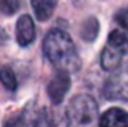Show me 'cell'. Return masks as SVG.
<instances>
[{
  "instance_id": "cell-6",
  "label": "cell",
  "mask_w": 128,
  "mask_h": 127,
  "mask_svg": "<svg viewBox=\"0 0 128 127\" xmlns=\"http://www.w3.org/2000/svg\"><path fill=\"white\" fill-rule=\"evenodd\" d=\"M15 36H16V42L21 46H27L34 42L36 39V29H34V23H33L30 15H21L20 20L16 21L15 26Z\"/></svg>"
},
{
  "instance_id": "cell-12",
  "label": "cell",
  "mask_w": 128,
  "mask_h": 127,
  "mask_svg": "<svg viewBox=\"0 0 128 127\" xmlns=\"http://www.w3.org/2000/svg\"><path fill=\"white\" fill-rule=\"evenodd\" d=\"M20 6H21L20 0H0V12L8 17L16 14Z\"/></svg>"
},
{
  "instance_id": "cell-9",
  "label": "cell",
  "mask_w": 128,
  "mask_h": 127,
  "mask_svg": "<svg viewBox=\"0 0 128 127\" xmlns=\"http://www.w3.org/2000/svg\"><path fill=\"white\" fill-rule=\"evenodd\" d=\"M32 6L37 20L48 21L51 18V15L54 14V9L57 6V0H32Z\"/></svg>"
},
{
  "instance_id": "cell-11",
  "label": "cell",
  "mask_w": 128,
  "mask_h": 127,
  "mask_svg": "<svg viewBox=\"0 0 128 127\" xmlns=\"http://www.w3.org/2000/svg\"><path fill=\"white\" fill-rule=\"evenodd\" d=\"M0 82L8 91H15L16 90L18 81H16V76H15L14 70L9 66H3L0 69Z\"/></svg>"
},
{
  "instance_id": "cell-10",
  "label": "cell",
  "mask_w": 128,
  "mask_h": 127,
  "mask_svg": "<svg viewBox=\"0 0 128 127\" xmlns=\"http://www.w3.org/2000/svg\"><path fill=\"white\" fill-rule=\"evenodd\" d=\"M98 29H100V24H98L97 18L96 17H90L82 23L79 34L85 42H94L97 34H98Z\"/></svg>"
},
{
  "instance_id": "cell-4",
  "label": "cell",
  "mask_w": 128,
  "mask_h": 127,
  "mask_svg": "<svg viewBox=\"0 0 128 127\" xmlns=\"http://www.w3.org/2000/svg\"><path fill=\"white\" fill-rule=\"evenodd\" d=\"M54 121L49 118V114L46 109H37L33 111V108H26L18 117L4 121L6 126H51Z\"/></svg>"
},
{
  "instance_id": "cell-3",
  "label": "cell",
  "mask_w": 128,
  "mask_h": 127,
  "mask_svg": "<svg viewBox=\"0 0 128 127\" xmlns=\"http://www.w3.org/2000/svg\"><path fill=\"white\" fill-rule=\"evenodd\" d=\"M128 55V39L119 30H113L109 34L106 46L101 51L100 63L104 70H116L121 67L124 57Z\"/></svg>"
},
{
  "instance_id": "cell-2",
  "label": "cell",
  "mask_w": 128,
  "mask_h": 127,
  "mask_svg": "<svg viewBox=\"0 0 128 127\" xmlns=\"http://www.w3.org/2000/svg\"><path fill=\"white\" fill-rule=\"evenodd\" d=\"M98 117V105L90 94L74 96L66 111V123L70 126H88Z\"/></svg>"
},
{
  "instance_id": "cell-7",
  "label": "cell",
  "mask_w": 128,
  "mask_h": 127,
  "mask_svg": "<svg viewBox=\"0 0 128 127\" xmlns=\"http://www.w3.org/2000/svg\"><path fill=\"white\" fill-rule=\"evenodd\" d=\"M106 97L109 99H128V75L119 73L115 78H110L106 87Z\"/></svg>"
},
{
  "instance_id": "cell-8",
  "label": "cell",
  "mask_w": 128,
  "mask_h": 127,
  "mask_svg": "<svg viewBox=\"0 0 128 127\" xmlns=\"http://www.w3.org/2000/svg\"><path fill=\"white\" fill-rule=\"evenodd\" d=\"M100 126L109 127H127L128 126V112L121 108H110L107 109L98 120Z\"/></svg>"
},
{
  "instance_id": "cell-1",
  "label": "cell",
  "mask_w": 128,
  "mask_h": 127,
  "mask_svg": "<svg viewBox=\"0 0 128 127\" xmlns=\"http://www.w3.org/2000/svg\"><path fill=\"white\" fill-rule=\"evenodd\" d=\"M43 54L57 69L78 72L82 66L72 37L63 30L54 29L43 39Z\"/></svg>"
},
{
  "instance_id": "cell-5",
  "label": "cell",
  "mask_w": 128,
  "mask_h": 127,
  "mask_svg": "<svg viewBox=\"0 0 128 127\" xmlns=\"http://www.w3.org/2000/svg\"><path fill=\"white\" fill-rule=\"evenodd\" d=\"M70 72L58 69L48 84V97L52 102V105H60L63 102L67 91L70 90Z\"/></svg>"
},
{
  "instance_id": "cell-13",
  "label": "cell",
  "mask_w": 128,
  "mask_h": 127,
  "mask_svg": "<svg viewBox=\"0 0 128 127\" xmlns=\"http://www.w3.org/2000/svg\"><path fill=\"white\" fill-rule=\"evenodd\" d=\"M115 20H116V23L128 33V8H122L121 11H118L116 15H115Z\"/></svg>"
}]
</instances>
